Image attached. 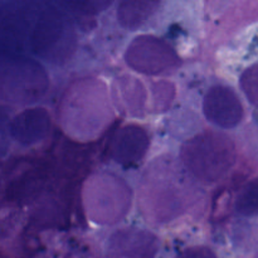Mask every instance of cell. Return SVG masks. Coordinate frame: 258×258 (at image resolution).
<instances>
[{
	"mask_svg": "<svg viewBox=\"0 0 258 258\" xmlns=\"http://www.w3.org/2000/svg\"><path fill=\"white\" fill-rule=\"evenodd\" d=\"M126 63L144 75H160L178 67L179 58L164 40L151 35L135 38L125 54Z\"/></svg>",
	"mask_w": 258,
	"mask_h": 258,
	"instance_id": "obj_2",
	"label": "cell"
},
{
	"mask_svg": "<svg viewBox=\"0 0 258 258\" xmlns=\"http://www.w3.org/2000/svg\"><path fill=\"white\" fill-rule=\"evenodd\" d=\"M161 0H120L118 22L127 29L141 27L160 5Z\"/></svg>",
	"mask_w": 258,
	"mask_h": 258,
	"instance_id": "obj_8",
	"label": "cell"
},
{
	"mask_svg": "<svg viewBox=\"0 0 258 258\" xmlns=\"http://www.w3.org/2000/svg\"><path fill=\"white\" fill-rule=\"evenodd\" d=\"M111 2L112 0H66V3H68L73 9L87 14H95L105 9Z\"/></svg>",
	"mask_w": 258,
	"mask_h": 258,
	"instance_id": "obj_12",
	"label": "cell"
},
{
	"mask_svg": "<svg viewBox=\"0 0 258 258\" xmlns=\"http://www.w3.org/2000/svg\"><path fill=\"white\" fill-rule=\"evenodd\" d=\"M156 238L143 231H125L111 239L108 258H154Z\"/></svg>",
	"mask_w": 258,
	"mask_h": 258,
	"instance_id": "obj_7",
	"label": "cell"
},
{
	"mask_svg": "<svg viewBox=\"0 0 258 258\" xmlns=\"http://www.w3.org/2000/svg\"><path fill=\"white\" fill-rule=\"evenodd\" d=\"M149 148V136L143 127L127 125L121 128L112 144V156L123 166L134 165L145 156Z\"/></svg>",
	"mask_w": 258,
	"mask_h": 258,
	"instance_id": "obj_5",
	"label": "cell"
},
{
	"mask_svg": "<svg viewBox=\"0 0 258 258\" xmlns=\"http://www.w3.org/2000/svg\"><path fill=\"white\" fill-rule=\"evenodd\" d=\"M50 130L49 113L42 107L28 108L15 116L12 122V135L19 144L34 145L42 141Z\"/></svg>",
	"mask_w": 258,
	"mask_h": 258,
	"instance_id": "obj_6",
	"label": "cell"
},
{
	"mask_svg": "<svg viewBox=\"0 0 258 258\" xmlns=\"http://www.w3.org/2000/svg\"><path fill=\"white\" fill-rule=\"evenodd\" d=\"M241 86L249 102L258 107V64L252 66L243 73Z\"/></svg>",
	"mask_w": 258,
	"mask_h": 258,
	"instance_id": "obj_11",
	"label": "cell"
},
{
	"mask_svg": "<svg viewBox=\"0 0 258 258\" xmlns=\"http://www.w3.org/2000/svg\"><path fill=\"white\" fill-rule=\"evenodd\" d=\"M62 30V20L55 10L50 9L43 13L33 32V45L35 50L38 53L47 52L48 48L60 38Z\"/></svg>",
	"mask_w": 258,
	"mask_h": 258,
	"instance_id": "obj_9",
	"label": "cell"
},
{
	"mask_svg": "<svg viewBox=\"0 0 258 258\" xmlns=\"http://www.w3.org/2000/svg\"><path fill=\"white\" fill-rule=\"evenodd\" d=\"M203 111L212 123L222 128H233L243 118L239 97L227 86H214L204 97Z\"/></svg>",
	"mask_w": 258,
	"mask_h": 258,
	"instance_id": "obj_3",
	"label": "cell"
},
{
	"mask_svg": "<svg viewBox=\"0 0 258 258\" xmlns=\"http://www.w3.org/2000/svg\"><path fill=\"white\" fill-rule=\"evenodd\" d=\"M181 158L197 178L217 181L232 168L236 150L228 136L219 133H203L183 146Z\"/></svg>",
	"mask_w": 258,
	"mask_h": 258,
	"instance_id": "obj_1",
	"label": "cell"
},
{
	"mask_svg": "<svg viewBox=\"0 0 258 258\" xmlns=\"http://www.w3.org/2000/svg\"><path fill=\"white\" fill-rule=\"evenodd\" d=\"M175 258H217L216 254L207 247H191L179 253Z\"/></svg>",
	"mask_w": 258,
	"mask_h": 258,
	"instance_id": "obj_13",
	"label": "cell"
},
{
	"mask_svg": "<svg viewBox=\"0 0 258 258\" xmlns=\"http://www.w3.org/2000/svg\"><path fill=\"white\" fill-rule=\"evenodd\" d=\"M236 209L246 217L258 216V178L248 181L239 191Z\"/></svg>",
	"mask_w": 258,
	"mask_h": 258,
	"instance_id": "obj_10",
	"label": "cell"
},
{
	"mask_svg": "<svg viewBox=\"0 0 258 258\" xmlns=\"http://www.w3.org/2000/svg\"><path fill=\"white\" fill-rule=\"evenodd\" d=\"M107 190L108 179H101L90 196V209L102 223H112L115 219L121 218L130 204L128 191L125 186H121V181L116 180L110 196Z\"/></svg>",
	"mask_w": 258,
	"mask_h": 258,
	"instance_id": "obj_4",
	"label": "cell"
}]
</instances>
